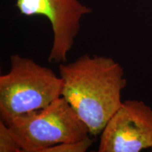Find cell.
Here are the masks:
<instances>
[{"instance_id": "ba28073f", "label": "cell", "mask_w": 152, "mask_h": 152, "mask_svg": "<svg viewBox=\"0 0 152 152\" xmlns=\"http://www.w3.org/2000/svg\"><path fill=\"white\" fill-rule=\"evenodd\" d=\"M151 151H152V148H151Z\"/></svg>"}, {"instance_id": "5b68a950", "label": "cell", "mask_w": 152, "mask_h": 152, "mask_svg": "<svg viewBox=\"0 0 152 152\" xmlns=\"http://www.w3.org/2000/svg\"><path fill=\"white\" fill-rule=\"evenodd\" d=\"M16 7L24 16H43L49 20L53 31L50 63L67 61L80 29L81 19L92 12L79 0H16Z\"/></svg>"}, {"instance_id": "7a4b0ae2", "label": "cell", "mask_w": 152, "mask_h": 152, "mask_svg": "<svg viewBox=\"0 0 152 152\" xmlns=\"http://www.w3.org/2000/svg\"><path fill=\"white\" fill-rule=\"evenodd\" d=\"M10 63V71L0 76V115L5 123L61 96L63 80L51 68L18 54L12 55Z\"/></svg>"}, {"instance_id": "8992f818", "label": "cell", "mask_w": 152, "mask_h": 152, "mask_svg": "<svg viewBox=\"0 0 152 152\" xmlns=\"http://www.w3.org/2000/svg\"><path fill=\"white\" fill-rule=\"evenodd\" d=\"M94 140L87 137L83 140L75 142H64L47 148L44 152H85L89 149Z\"/></svg>"}, {"instance_id": "3957f363", "label": "cell", "mask_w": 152, "mask_h": 152, "mask_svg": "<svg viewBox=\"0 0 152 152\" xmlns=\"http://www.w3.org/2000/svg\"><path fill=\"white\" fill-rule=\"evenodd\" d=\"M6 124L22 152H44L52 146L90 135L86 125L63 96L42 109L13 118Z\"/></svg>"}, {"instance_id": "277c9868", "label": "cell", "mask_w": 152, "mask_h": 152, "mask_svg": "<svg viewBox=\"0 0 152 152\" xmlns=\"http://www.w3.org/2000/svg\"><path fill=\"white\" fill-rule=\"evenodd\" d=\"M152 148V109L128 99L115 111L100 134L99 152H140Z\"/></svg>"}, {"instance_id": "6da1fadb", "label": "cell", "mask_w": 152, "mask_h": 152, "mask_svg": "<svg viewBox=\"0 0 152 152\" xmlns=\"http://www.w3.org/2000/svg\"><path fill=\"white\" fill-rule=\"evenodd\" d=\"M61 96L86 125L90 135L97 136L122 105L127 85L123 66L112 58L85 54L70 64H61Z\"/></svg>"}, {"instance_id": "52a82bcc", "label": "cell", "mask_w": 152, "mask_h": 152, "mask_svg": "<svg viewBox=\"0 0 152 152\" xmlns=\"http://www.w3.org/2000/svg\"><path fill=\"white\" fill-rule=\"evenodd\" d=\"M0 152H22L9 127L1 120L0 121Z\"/></svg>"}]
</instances>
